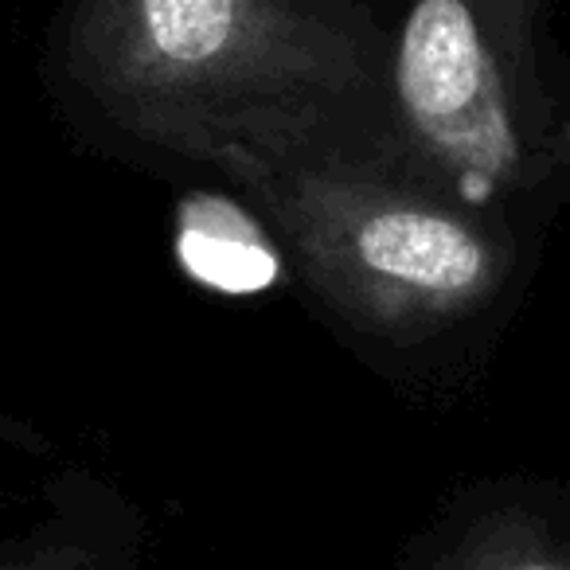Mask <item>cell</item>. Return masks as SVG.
I'll list each match as a JSON object with an SVG mask.
<instances>
[{"label":"cell","instance_id":"obj_1","mask_svg":"<svg viewBox=\"0 0 570 570\" xmlns=\"http://www.w3.org/2000/svg\"><path fill=\"white\" fill-rule=\"evenodd\" d=\"M71 67L118 126L207 160L333 129L364 87L333 0H82Z\"/></svg>","mask_w":570,"mask_h":570},{"label":"cell","instance_id":"obj_2","mask_svg":"<svg viewBox=\"0 0 570 570\" xmlns=\"http://www.w3.org/2000/svg\"><path fill=\"white\" fill-rule=\"evenodd\" d=\"M317 294L364 333L426 336L481 309L512 250L434 180L341 145L333 129L223 153Z\"/></svg>","mask_w":570,"mask_h":570},{"label":"cell","instance_id":"obj_3","mask_svg":"<svg viewBox=\"0 0 570 570\" xmlns=\"http://www.w3.org/2000/svg\"><path fill=\"white\" fill-rule=\"evenodd\" d=\"M395 106L414 168L445 196L489 204L551 168L481 0H414L395 48Z\"/></svg>","mask_w":570,"mask_h":570},{"label":"cell","instance_id":"obj_4","mask_svg":"<svg viewBox=\"0 0 570 570\" xmlns=\"http://www.w3.org/2000/svg\"><path fill=\"white\" fill-rule=\"evenodd\" d=\"M484 570H570V512L523 515Z\"/></svg>","mask_w":570,"mask_h":570},{"label":"cell","instance_id":"obj_5","mask_svg":"<svg viewBox=\"0 0 570 570\" xmlns=\"http://www.w3.org/2000/svg\"><path fill=\"white\" fill-rule=\"evenodd\" d=\"M484 4H489L492 12H500V17H504V12H512V9H528L531 0H484Z\"/></svg>","mask_w":570,"mask_h":570}]
</instances>
